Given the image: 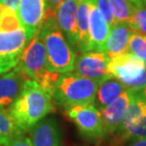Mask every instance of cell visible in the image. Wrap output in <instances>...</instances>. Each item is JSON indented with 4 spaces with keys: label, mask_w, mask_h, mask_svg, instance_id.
Segmentation results:
<instances>
[{
    "label": "cell",
    "mask_w": 146,
    "mask_h": 146,
    "mask_svg": "<svg viewBox=\"0 0 146 146\" xmlns=\"http://www.w3.org/2000/svg\"><path fill=\"white\" fill-rule=\"evenodd\" d=\"M128 52L146 63V37L133 31L128 43Z\"/></svg>",
    "instance_id": "21"
},
{
    "label": "cell",
    "mask_w": 146,
    "mask_h": 146,
    "mask_svg": "<svg viewBox=\"0 0 146 146\" xmlns=\"http://www.w3.org/2000/svg\"><path fill=\"white\" fill-rule=\"evenodd\" d=\"M29 41L23 28L13 31H0V75L18 65Z\"/></svg>",
    "instance_id": "7"
},
{
    "label": "cell",
    "mask_w": 146,
    "mask_h": 146,
    "mask_svg": "<svg viewBox=\"0 0 146 146\" xmlns=\"http://www.w3.org/2000/svg\"><path fill=\"white\" fill-rule=\"evenodd\" d=\"M16 13L29 40H31L40 31L46 18V0H19Z\"/></svg>",
    "instance_id": "9"
},
{
    "label": "cell",
    "mask_w": 146,
    "mask_h": 146,
    "mask_svg": "<svg viewBox=\"0 0 146 146\" xmlns=\"http://www.w3.org/2000/svg\"><path fill=\"white\" fill-rule=\"evenodd\" d=\"M3 6L8 9H10L11 11H16L17 9H18V5H19V0H0Z\"/></svg>",
    "instance_id": "26"
},
{
    "label": "cell",
    "mask_w": 146,
    "mask_h": 146,
    "mask_svg": "<svg viewBox=\"0 0 146 146\" xmlns=\"http://www.w3.org/2000/svg\"><path fill=\"white\" fill-rule=\"evenodd\" d=\"M110 33V26L102 15L96 5V0H90L88 51L106 52V44Z\"/></svg>",
    "instance_id": "11"
},
{
    "label": "cell",
    "mask_w": 146,
    "mask_h": 146,
    "mask_svg": "<svg viewBox=\"0 0 146 146\" xmlns=\"http://www.w3.org/2000/svg\"><path fill=\"white\" fill-rule=\"evenodd\" d=\"M131 30L146 37V4H133V24Z\"/></svg>",
    "instance_id": "20"
},
{
    "label": "cell",
    "mask_w": 146,
    "mask_h": 146,
    "mask_svg": "<svg viewBox=\"0 0 146 146\" xmlns=\"http://www.w3.org/2000/svg\"><path fill=\"white\" fill-rule=\"evenodd\" d=\"M99 83L91 79L82 77L75 73L60 74L51 90L54 103L66 107L78 104H94Z\"/></svg>",
    "instance_id": "3"
},
{
    "label": "cell",
    "mask_w": 146,
    "mask_h": 146,
    "mask_svg": "<svg viewBox=\"0 0 146 146\" xmlns=\"http://www.w3.org/2000/svg\"><path fill=\"white\" fill-rule=\"evenodd\" d=\"M89 8H90V0H79L78 10H77V27H78L77 49L81 52L88 51Z\"/></svg>",
    "instance_id": "17"
},
{
    "label": "cell",
    "mask_w": 146,
    "mask_h": 146,
    "mask_svg": "<svg viewBox=\"0 0 146 146\" xmlns=\"http://www.w3.org/2000/svg\"><path fill=\"white\" fill-rule=\"evenodd\" d=\"M108 70L131 91H139L145 84L146 63L130 52L110 59Z\"/></svg>",
    "instance_id": "6"
},
{
    "label": "cell",
    "mask_w": 146,
    "mask_h": 146,
    "mask_svg": "<svg viewBox=\"0 0 146 146\" xmlns=\"http://www.w3.org/2000/svg\"><path fill=\"white\" fill-rule=\"evenodd\" d=\"M65 115L76 125L81 136L92 143L99 144L107 138L101 112L94 104L66 107Z\"/></svg>",
    "instance_id": "5"
},
{
    "label": "cell",
    "mask_w": 146,
    "mask_h": 146,
    "mask_svg": "<svg viewBox=\"0 0 146 146\" xmlns=\"http://www.w3.org/2000/svg\"><path fill=\"white\" fill-rule=\"evenodd\" d=\"M133 31L125 23H117L110 28L106 44V53L109 59L128 52V43Z\"/></svg>",
    "instance_id": "15"
},
{
    "label": "cell",
    "mask_w": 146,
    "mask_h": 146,
    "mask_svg": "<svg viewBox=\"0 0 146 146\" xmlns=\"http://www.w3.org/2000/svg\"><path fill=\"white\" fill-rule=\"evenodd\" d=\"M131 97L132 91L125 89L113 103L100 110L107 137L113 136L118 131L130 104Z\"/></svg>",
    "instance_id": "13"
},
{
    "label": "cell",
    "mask_w": 146,
    "mask_h": 146,
    "mask_svg": "<svg viewBox=\"0 0 146 146\" xmlns=\"http://www.w3.org/2000/svg\"><path fill=\"white\" fill-rule=\"evenodd\" d=\"M64 0H46V7H48V15H54L55 11L59 5ZM46 15V16H48Z\"/></svg>",
    "instance_id": "25"
},
{
    "label": "cell",
    "mask_w": 146,
    "mask_h": 146,
    "mask_svg": "<svg viewBox=\"0 0 146 146\" xmlns=\"http://www.w3.org/2000/svg\"><path fill=\"white\" fill-rule=\"evenodd\" d=\"M22 28L16 11L4 7L0 18V31H13Z\"/></svg>",
    "instance_id": "22"
},
{
    "label": "cell",
    "mask_w": 146,
    "mask_h": 146,
    "mask_svg": "<svg viewBox=\"0 0 146 146\" xmlns=\"http://www.w3.org/2000/svg\"><path fill=\"white\" fill-rule=\"evenodd\" d=\"M51 95L31 79L26 82L21 93L8 109L17 127L28 133L40 121L55 111Z\"/></svg>",
    "instance_id": "1"
},
{
    "label": "cell",
    "mask_w": 146,
    "mask_h": 146,
    "mask_svg": "<svg viewBox=\"0 0 146 146\" xmlns=\"http://www.w3.org/2000/svg\"><path fill=\"white\" fill-rule=\"evenodd\" d=\"M112 10L115 24L125 23L130 26L133 24V3L130 0H108Z\"/></svg>",
    "instance_id": "19"
},
{
    "label": "cell",
    "mask_w": 146,
    "mask_h": 146,
    "mask_svg": "<svg viewBox=\"0 0 146 146\" xmlns=\"http://www.w3.org/2000/svg\"><path fill=\"white\" fill-rule=\"evenodd\" d=\"M20 134L23 132L17 127L9 111L0 108V146H9Z\"/></svg>",
    "instance_id": "18"
},
{
    "label": "cell",
    "mask_w": 146,
    "mask_h": 146,
    "mask_svg": "<svg viewBox=\"0 0 146 146\" xmlns=\"http://www.w3.org/2000/svg\"><path fill=\"white\" fill-rule=\"evenodd\" d=\"M78 4L79 0H64L54 13L58 26L74 49L78 45Z\"/></svg>",
    "instance_id": "12"
},
{
    "label": "cell",
    "mask_w": 146,
    "mask_h": 146,
    "mask_svg": "<svg viewBox=\"0 0 146 146\" xmlns=\"http://www.w3.org/2000/svg\"><path fill=\"white\" fill-rule=\"evenodd\" d=\"M130 1L132 2L133 4H141V3H145V0H130Z\"/></svg>",
    "instance_id": "29"
},
{
    "label": "cell",
    "mask_w": 146,
    "mask_h": 146,
    "mask_svg": "<svg viewBox=\"0 0 146 146\" xmlns=\"http://www.w3.org/2000/svg\"><path fill=\"white\" fill-rule=\"evenodd\" d=\"M33 146H62V131L53 118L43 119L31 130Z\"/></svg>",
    "instance_id": "14"
},
{
    "label": "cell",
    "mask_w": 146,
    "mask_h": 146,
    "mask_svg": "<svg viewBox=\"0 0 146 146\" xmlns=\"http://www.w3.org/2000/svg\"><path fill=\"white\" fill-rule=\"evenodd\" d=\"M28 76L16 66L0 75V108L9 109L21 93Z\"/></svg>",
    "instance_id": "10"
},
{
    "label": "cell",
    "mask_w": 146,
    "mask_h": 146,
    "mask_svg": "<svg viewBox=\"0 0 146 146\" xmlns=\"http://www.w3.org/2000/svg\"><path fill=\"white\" fill-rule=\"evenodd\" d=\"M124 86L115 77H109L101 82L96 92L94 104L99 110L113 103L124 90Z\"/></svg>",
    "instance_id": "16"
},
{
    "label": "cell",
    "mask_w": 146,
    "mask_h": 146,
    "mask_svg": "<svg viewBox=\"0 0 146 146\" xmlns=\"http://www.w3.org/2000/svg\"><path fill=\"white\" fill-rule=\"evenodd\" d=\"M109 57L106 52L89 50L82 52L76 58L73 73L86 77L100 84L106 79L112 77L108 70Z\"/></svg>",
    "instance_id": "8"
},
{
    "label": "cell",
    "mask_w": 146,
    "mask_h": 146,
    "mask_svg": "<svg viewBox=\"0 0 146 146\" xmlns=\"http://www.w3.org/2000/svg\"><path fill=\"white\" fill-rule=\"evenodd\" d=\"M9 146H33V143H31V138H29L25 135V133H23L17 136Z\"/></svg>",
    "instance_id": "24"
},
{
    "label": "cell",
    "mask_w": 146,
    "mask_h": 146,
    "mask_svg": "<svg viewBox=\"0 0 146 146\" xmlns=\"http://www.w3.org/2000/svg\"><path fill=\"white\" fill-rule=\"evenodd\" d=\"M145 3H146V0H145Z\"/></svg>",
    "instance_id": "31"
},
{
    "label": "cell",
    "mask_w": 146,
    "mask_h": 146,
    "mask_svg": "<svg viewBox=\"0 0 146 146\" xmlns=\"http://www.w3.org/2000/svg\"><path fill=\"white\" fill-rule=\"evenodd\" d=\"M96 5H97V8L99 9L102 15L107 22V24L110 26V28L113 27L115 25V19H114V15L108 0H96Z\"/></svg>",
    "instance_id": "23"
},
{
    "label": "cell",
    "mask_w": 146,
    "mask_h": 146,
    "mask_svg": "<svg viewBox=\"0 0 146 146\" xmlns=\"http://www.w3.org/2000/svg\"><path fill=\"white\" fill-rule=\"evenodd\" d=\"M17 66L22 69L29 79L39 84L51 95L52 87L61 73L49 70L46 48L39 36V31L29 41Z\"/></svg>",
    "instance_id": "4"
},
{
    "label": "cell",
    "mask_w": 146,
    "mask_h": 146,
    "mask_svg": "<svg viewBox=\"0 0 146 146\" xmlns=\"http://www.w3.org/2000/svg\"><path fill=\"white\" fill-rule=\"evenodd\" d=\"M139 92H141V95L146 99V82H145V84L143 86V87L141 88V90H139Z\"/></svg>",
    "instance_id": "28"
},
{
    "label": "cell",
    "mask_w": 146,
    "mask_h": 146,
    "mask_svg": "<svg viewBox=\"0 0 146 146\" xmlns=\"http://www.w3.org/2000/svg\"><path fill=\"white\" fill-rule=\"evenodd\" d=\"M124 146H146V138L136 139V141L130 142V143H128Z\"/></svg>",
    "instance_id": "27"
},
{
    "label": "cell",
    "mask_w": 146,
    "mask_h": 146,
    "mask_svg": "<svg viewBox=\"0 0 146 146\" xmlns=\"http://www.w3.org/2000/svg\"><path fill=\"white\" fill-rule=\"evenodd\" d=\"M46 48L48 66L50 71L71 72L76 62V52L57 24L54 15H48L39 31Z\"/></svg>",
    "instance_id": "2"
},
{
    "label": "cell",
    "mask_w": 146,
    "mask_h": 146,
    "mask_svg": "<svg viewBox=\"0 0 146 146\" xmlns=\"http://www.w3.org/2000/svg\"><path fill=\"white\" fill-rule=\"evenodd\" d=\"M3 9H4V6L0 1V18H1V15H2V11H3Z\"/></svg>",
    "instance_id": "30"
}]
</instances>
